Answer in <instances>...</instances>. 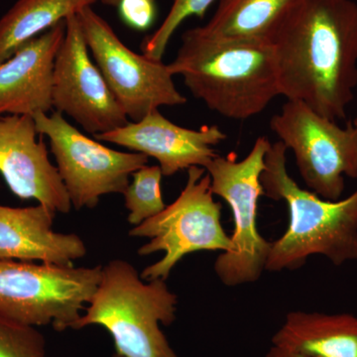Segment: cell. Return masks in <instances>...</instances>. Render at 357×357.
I'll list each match as a JSON object with an SVG mask.
<instances>
[{
  "instance_id": "603a6c76",
  "label": "cell",
  "mask_w": 357,
  "mask_h": 357,
  "mask_svg": "<svg viewBox=\"0 0 357 357\" xmlns=\"http://www.w3.org/2000/svg\"><path fill=\"white\" fill-rule=\"evenodd\" d=\"M265 357H309L304 356L302 354H298V352L289 351V349H282V347H275L272 345L268 351Z\"/></svg>"
},
{
  "instance_id": "ba28073f",
  "label": "cell",
  "mask_w": 357,
  "mask_h": 357,
  "mask_svg": "<svg viewBox=\"0 0 357 357\" xmlns=\"http://www.w3.org/2000/svg\"><path fill=\"white\" fill-rule=\"evenodd\" d=\"M270 128L293 152L310 191L328 201L342 199L344 177L357 178V128H340L304 102L287 100Z\"/></svg>"
},
{
  "instance_id": "3957f363",
  "label": "cell",
  "mask_w": 357,
  "mask_h": 357,
  "mask_svg": "<svg viewBox=\"0 0 357 357\" xmlns=\"http://www.w3.org/2000/svg\"><path fill=\"white\" fill-rule=\"evenodd\" d=\"M287 150L280 140L271 143L260 178L264 196L285 202L289 210L287 229L272 241L267 271L300 269L312 255L335 266L357 261V189L338 201L303 189L288 172Z\"/></svg>"
},
{
  "instance_id": "277c9868",
  "label": "cell",
  "mask_w": 357,
  "mask_h": 357,
  "mask_svg": "<svg viewBox=\"0 0 357 357\" xmlns=\"http://www.w3.org/2000/svg\"><path fill=\"white\" fill-rule=\"evenodd\" d=\"M178 297L166 280L145 281L122 259L102 266V278L76 328L102 326L124 357H178L160 326L172 325Z\"/></svg>"
},
{
  "instance_id": "52a82bcc",
  "label": "cell",
  "mask_w": 357,
  "mask_h": 357,
  "mask_svg": "<svg viewBox=\"0 0 357 357\" xmlns=\"http://www.w3.org/2000/svg\"><path fill=\"white\" fill-rule=\"evenodd\" d=\"M187 171V183L175 202L129 231L130 236L149 239L138 255L164 253L143 270V280H167L185 256L197 251L225 252L229 248L230 236L222 225V204L213 198L210 175L202 167Z\"/></svg>"
},
{
  "instance_id": "7402d4cb",
  "label": "cell",
  "mask_w": 357,
  "mask_h": 357,
  "mask_svg": "<svg viewBox=\"0 0 357 357\" xmlns=\"http://www.w3.org/2000/svg\"><path fill=\"white\" fill-rule=\"evenodd\" d=\"M117 9L122 21L136 31H147L156 20V0H121Z\"/></svg>"
},
{
  "instance_id": "5bb4252c",
  "label": "cell",
  "mask_w": 357,
  "mask_h": 357,
  "mask_svg": "<svg viewBox=\"0 0 357 357\" xmlns=\"http://www.w3.org/2000/svg\"><path fill=\"white\" fill-rule=\"evenodd\" d=\"M66 20L30 40L0 64V115L48 114L53 69L64 41Z\"/></svg>"
},
{
  "instance_id": "9c48e42d",
  "label": "cell",
  "mask_w": 357,
  "mask_h": 357,
  "mask_svg": "<svg viewBox=\"0 0 357 357\" xmlns=\"http://www.w3.org/2000/svg\"><path fill=\"white\" fill-rule=\"evenodd\" d=\"M37 131L50 142L52 154L72 206L95 208L102 196L123 194L129 178L148 164L146 155L105 146L73 126L58 112L33 116Z\"/></svg>"
},
{
  "instance_id": "8992f818",
  "label": "cell",
  "mask_w": 357,
  "mask_h": 357,
  "mask_svg": "<svg viewBox=\"0 0 357 357\" xmlns=\"http://www.w3.org/2000/svg\"><path fill=\"white\" fill-rule=\"evenodd\" d=\"M102 265L35 264L0 260V316L28 326L76 328L95 295Z\"/></svg>"
},
{
  "instance_id": "5b68a950",
  "label": "cell",
  "mask_w": 357,
  "mask_h": 357,
  "mask_svg": "<svg viewBox=\"0 0 357 357\" xmlns=\"http://www.w3.org/2000/svg\"><path fill=\"white\" fill-rule=\"evenodd\" d=\"M270 146V141L260 136L243 159L218 155L206 167L211 192L227 202L234 218L229 248L218 256L213 265L215 275L227 287L255 283L266 270L272 241L260 234L257 215L258 201L264 196L260 178Z\"/></svg>"
},
{
  "instance_id": "9a60e30c",
  "label": "cell",
  "mask_w": 357,
  "mask_h": 357,
  "mask_svg": "<svg viewBox=\"0 0 357 357\" xmlns=\"http://www.w3.org/2000/svg\"><path fill=\"white\" fill-rule=\"evenodd\" d=\"M56 213L40 204L29 208L0 204V260L70 265L86 256L81 237L53 230Z\"/></svg>"
},
{
  "instance_id": "e0dca14e",
  "label": "cell",
  "mask_w": 357,
  "mask_h": 357,
  "mask_svg": "<svg viewBox=\"0 0 357 357\" xmlns=\"http://www.w3.org/2000/svg\"><path fill=\"white\" fill-rule=\"evenodd\" d=\"M303 0H218L217 10L202 30L222 39L272 43Z\"/></svg>"
},
{
  "instance_id": "cb8c5ba5",
  "label": "cell",
  "mask_w": 357,
  "mask_h": 357,
  "mask_svg": "<svg viewBox=\"0 0 357 357\" xmlns=\"http://www.w3.org/2000/svg\"><path fill=\"white\" fill-rule=\"evenodd\" d=\"M103 4L107 6L117 7L121 3V0H100Z\"/></svg>"
},
{
  "instance_id": "7a4b0ae2",
  "label": "cell",
  "mask_w": 357,
  "mask_h": 357,
  "mask_svg": "<svg viewBox=\"0 0 357 357\" xmlns=\"http://www.w3.org/2000/svg\"><path fill=\"white\" fill-rule=\"evenodd\" d=\"M194 98L234 121H246L280 96L273 44L211 36L201 26L185 30L168 64Z\"/></svg>"
},
{
  "instance_id": "2e32d148",
  "label": "cell",
  "mask_w": 357,
  "mask_h": 357,
  "mask_svg": "<svg viewBox=\"0 0 357 357\" xmlns=\"http://www.w3.org/2000/svg\"><path fill=\"white\" fill-rule=\"evenodd\" d=\"M272 345L309 357H357V317L288 312L272 337Z\"/></svg>"
},
{
  "instance_id": "ac0fdd59",
  "label": "cell",
  "mask_w": 357,
  "mask_h": 357,
  "mask_svg": "<svg viewBox=\"0 0 357 357\" xmlns=\"http://www.w3.org/2000/svg\"><path fill=\"white\" fill-rule=\"evenodd\" d=\"M98 0H17L0 18V64L30 40Z\"/></svg>"
},
{
  "instance_id": "44dd1931",
  "label": "cell",
  "mask_w": 357,
  "mask_h": 357,
  "mask_svg": "<svg viewBox=\"0 0 357 357\" xmlns=\"http://www.w3.org/2000/svg\"><path fill=\"white\" fill-rule=\"evenodd\" d=\"M46 340L34 326L0 316V357H45Z\"/></svg>"
},
{
  "instance_id": "8fae6325",
  "label": "cell",
  "mask_w": 357,
  "mask_h": 357,
  "mask_svg": "<svg viewBox=\"0 0 357 357\" xmlns=\"http://www.w3.org/2000/svg\"><path fill=\"white\" fill-rule=\"evenodd\" d=\"M52 105L96 135L128 123L109 84L93 62L77 14L66 20L64 41L54 62Z\"/></svg>"
},
{
  "instance_id": "7c38bea8",
  "label": "cell",
  "mask_w": 357,
  "mask_h": 357,
  "mask_svg": "<svg viewBox=\"0 0 357 357\" xmlns=\"http://www.w3.org/2000/svg\"><path fill=\"white\" fill-rule=\"evenodd\" d=\"M29 115L0 117V174L21 199H35L55 213H69V195Z\"/></svg>"
},
{
  "instance_id": "4fadbf2b",
  "label": "cell",
  "mask_w": 357,
  "mask_h": 357,
  "mask_svg": "<svg viewBox=\"0 0 357 357\" xmlns=\"http://www.w3.org/2000/svg\"><path fill=\"white\" fill-rule=\"evenodd\" d=\"M93 137L157 160L163 176L170 177L191 167L206 169L218 156L215 146L227 135L218 126H204L198 130L183 128L155 109L140 121Z\"/></svg>"
},
{
  "instance_id": "d4e9b609",
  "label": "cell",
  "mask_w": 357,
  "mask_h": 357,
  "mask_svg": "<svg viewBox=\"0 0 357 357\" xmlns=\"http://www.w3.org/2000/svg\"><path fill=\"white\" fill-rule=\"evenodd\" d=\"M352 123H354V126L357 128V117L354 121H352Z\"/></svg>"
},
{
  "instance_id": "30bf717a",
  "label": "cell",
  "mask_w": 357,
  "mask_h": 357,
  "mask_svg": "<svg viewBox=\"0 0 357 357\" xmlns=\"http://www.w3.org/2000/svg\"><path fill=\"white\" fill-rule=\"evenodd\" d=\"M77 17L89 53L128 119L138 121L152 110L187 102L168 64L129 49L93 7L82 9Z\"/></svg>"
},
{
  "instance_id": "ffe728a7",
  "label": "cell",
  "mask_w": 357,
  "mask_h": 357,
  "mask_svg": "<svg viewBox=\"0 0 357 357\" xmlns=\"http://www.w3.org/2000/svg\"><path fill=\"white\" fill-rule=\"evenodd\" d=\"M215 0H172L168 14L152 34L141 43L143 55L154 61H162L169 42L178 28L188 18L196 16L203 18Z\"/></svg>"
},
{
  "instance_id": "4316f807",
  "label": "cell",
  "mask_w": 357,
  "mask_h": 357,
  "mask_svg": "<svg viewBox=\"0 0 357 357\" xmlns=\"http://www.w3.org/2000/svg\"><path fill=\"white\" fill-rule=\"evenodd\" d=\"M45 357H46V356H45Z\"/></svg>"
},
{
  "instance_id": "6da1fadb",
  "label": "cell",
  "mask_w": 357,
  "mask_h": 357,
  "mask_svg": "<svg viewBox=\"0 0 357 357\" xmlns=\"http://www.w3.org/2000/svg\"><path fill=\"white\" fill-rule=\"evenodd\" d=\"M280 96L337 121L357 86V3L303 0L272 42Z\"/></svg>"
},
{
  "instance_id": "d6986e66",
  "label": "cell",
  "mask_w": 357,
  "mask_h": 357,
  "mask_svg": "<svg viewBox=\"0 0 357 357\" xmlns=\"http://www.w3.org/2000/svg\"><path fill=\"white\" fill-rule=\"evenodd\" d=\"M132 181L124 190V206L129 211L128 222L134 227L155 217L166 208L161 192V168L144 166L131 175Z\"/></svg>"
},
{
  "instance_id": "484cf974",
  "label": "cell",
  "mask_w": 357,
  "mask_h": 357,
  "mask_svg": "<svg viewBox=\"0 0 357 357\" xmlns=\"http://www.w3.org/2000/svg\"><path fill=\"white\" fill-rule=\"evenodd\" d=\"M112 357H124V356H121V354H115Z\"/></svg>"
}]
</instances>
